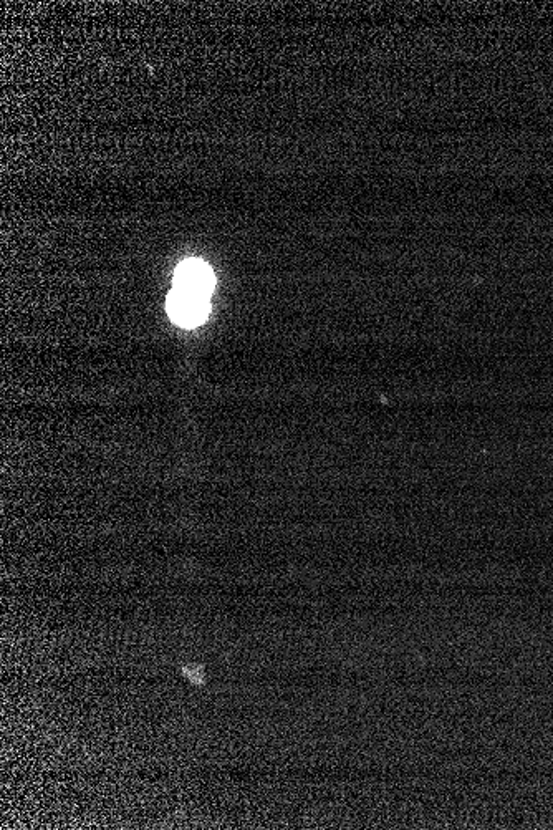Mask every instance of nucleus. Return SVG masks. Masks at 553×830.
I'll use <instances>...</instances> for the list:
<instances>
[{"label": "nucleus", "instance_id": "1", "mask_svg": "<svg viewBox=\"0 0 553 830\" xmlns=\"http://www.w3.org/2000/svg\"><path fill=\"white\" fill-rule=\"evenodd\" d=\"M169 314L178 324L194 327L206 319L209 312V295L174 287L168 299Z\"/></svg>", "mask_w": 553, "mask_h": 830}, {"label": "nucleus", "instance_id": "2", "mask_svg": "<svg viewBox=\"0 0 553 830\" xmlns=\"http://www.w3.org/2000/svg\"><path fill=\"white\" fill-rule=\"evenodd\" d=\"M174 287L209 295L214 287V274L206 262L189 259L179 264L176 277H174Z\"/></svg>", "mask_w": 553, "mask_h": 830}, {"label": "nucleus", "instance_id": "3", "mask_svg": "<svg viewBox=\"0 0 553 830\" xmlns=\"http://www.w3.org/2000/svg\"><path fill=\"white\" fill-rule=\"evenodd\" d=\"M181 673H183L184 678H186L191 685H206V670H204L201 665H194V663H191V665L183 666Z\"/></svg>", "mask_w": 553, "mask_h": 830}]
</instances>
